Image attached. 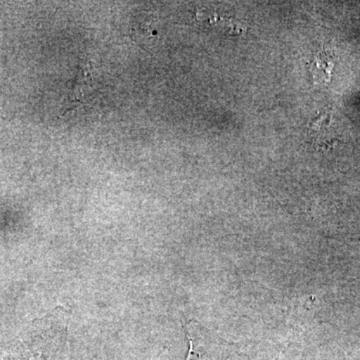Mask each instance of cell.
<instances>
[{"label":"cell","mask_w":360,"mask_h":360,"mask_svg":"<svg viewBox=\"0 0 360 360\" xmlns=\"http://www.w3.org/2000/svg\"><path fill=\"white\" fill-rule=\"evenodd\" d=\"M130 34L137 44L150 41L156 34L153 18L146 13L135 14L130 22Z\"/></svg>","instance_id":"cell-1"}]
</instances>
